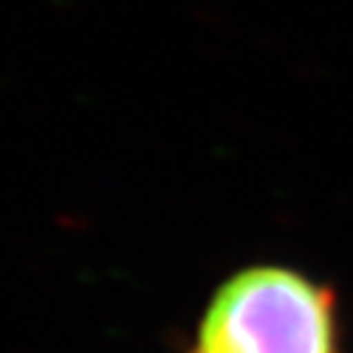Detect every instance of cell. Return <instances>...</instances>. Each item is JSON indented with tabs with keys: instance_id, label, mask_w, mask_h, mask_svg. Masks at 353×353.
Here are the masks:
<instances>
[{
	"instance_id": "1",
	"label": "cell",
	"mask_w": 353,
	"mask_h": 353,
	"mask_svg": "<svg viewBox=\"0 0 353 353\" xmlns=\"http://www.w3.org/2000/svg\"><path fill=\"white\" fill-rule=\"evenodd\" d=\"M194 353H343L338 296L296 267H243L210 296Z\"/></svg>"
}]
</instances>
